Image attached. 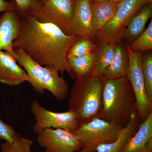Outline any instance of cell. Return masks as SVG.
<instances>
[{
    "label": "cell",
    "instance_id": "18",
    "mask_svg": "<svg viewBox=\"0 0 152 152\" xmlns=\"http://www.w3.org/2000/svg\"><path fill=\"white\" fill-rule=\"evenodd\" d=\"M120 2L113 1L92 2V26L94 36L113 19Z\"/></svg>",
    "mask_w": 152,
    "mask_h": 152
},
{
    "label": "cell",
    "instance_id": "27",
    "mask_svg": "<svg viewBox=\"0 0 152 152\" xmlns=\"http://www.w3.org/2000/svg\"><path fill=\"white\" fill-rule=\"evenodd\" d=\"M15 10V4L13 1L0 0V13Z\"/></svg>",
    "mask_w": 152,
    "mask_h": 152
},
{
    "label": "cell",
    "instance_id": "13",
    "mask_svg": "<svg viewBox=\"0 0 152 152\" xmlns=\"http://www.w3.org/2000/svg\"><path fill=\"white\" fill-rule=\"evenodd\" d=\"M26 71L10 54L0 50V83L10 86H16L28 82Z\"/></svg>",
    "mask_w": 152,
    "mask_h": 152
},
{
    "label": "cell",
    "instance_id": "24",
    "mask_svg": "<svg viewBox=\"0 0 152 152\" xmlns=\"http://www.w3.org/2000/svg\"><path fill=\"white\" fill-rule=\"evenodd\" d=\"M16 5L17 13L22 19L28 17H35L42 5L36 0H12Z\"/></svg>",
    "mask_w": 152,
    "mask_h": 152
},
{
    "label": "cell",
    "instance_id": "12",
    "mask_svg": "<svg viewBox=\"0 0 152 152\" xmlns=\"http://www.w3.org/2000/svg\"><path fill=\"white\" fill-rule=\"evenodd\" d=\"M91 6L92 2L90 0H75L69 35L94 40Z\"/></svg>",
    "mask_w": 152,
    "mask_h": 152
},
{
    "label": "cell",
    "instance_id": "23",
    "mask_svg": "<svg viewBox=\"0 0 152 152\" xmlns=\"http://www.w3.org/2000/svg\"><path fill=\"white\" fill-rule=\"evenodd\" d=\"M33 141L16 133L12 142H5L1 145V152H32Z\"/></svg>",
    "mask_w": 152,
    "mask_h": 152
},
{
    "label": "cell",
    "instance_id": "21",
    "mask_svg": "<svg viewBox=\"0 0 152 152\" xmlns=\"http://www.w3.org/2000/svg\"><path fill=\"white\" fill-rule=\"evenodd\" d=\"M96 44L94 41L84 37H80L71 47L67 55V60L89 54L94 51Z\"/></svg>",
    "mask_w": 152,
    "mask_h": 152
},
{
    "label": "cell",
    "instance_id": "30",
    "mask_svg": "<svg viewBox=\"0 0 152 152\" xmlns=\"http://www.w3.org/2000/svg\"><path fill=\"white\" fill-rule=\"evenodd\" d=\"M76 152H87L85 151H83V150H80V151H77Z\"/></svg>",
    "mask_w": 152,
    "mask_h": 152
},
{
    "label": "cell",
    "instance_id": "16",
    "mask_svg": "<svg viewBox=\"0 0 152 152\" xmlns=\"http://www.w3.org/2000/svg\"><path fill=\"white\" fill-rule=\"evenodd\" d=\"M129 66V57L126 45L122 43L117 44L115 54L111 64L103 74L105 79H114L126 75Z\"/></svg>",
    "mask_w": 152,
    "mask_h": 152
},
{
    "label": "cell",
    "instance_id": "7",
    "mask_svg": "<svg viewBox=\"0 0 152 152\" xmlns=\"http://www.w3.org/2000/svg\"><path fill=\"white\" fill-rule=\"evenodd\" d=\"M126 45L129 57V66L126 76L135 96L137 112L141 122H142L152 113V103L150 102L147 97L142 72V53L133 52L130 49L128 45Z\"/></svg>",
    "mask_w": 152,
    "mask_h": 152
},
{
    "label": "cell",
    "instance_id": "14",
    "mask_svg": "<svg viewBox=\"0 0 152 152\" xmlns=\"http://www.w3.org/2000/svg\"><path fill=\"white\" fill-rule=\"evenodd\" d=\"M122 152H152V113L141 123Z\"/></svg>",
    "mask_w": 152,
    "mask_h": 152
},
{
    "label": "cell",
    "instance_id": "9",
    "mask_svg": "<svg viewBox=\"0 0 152 152\" xmlns=\"http://www.w3.org/2000/svg\"><path fill=\"white\" fill-rule=\"evenodd\" d=\"M75 0H47L35 17L41 23L57 26L69 35L75 11Z\"/></svg>",
    "mask_w": 152,
    "mask_h": 152
},
{
    "label": "cell",
    "instance_id": "26",
    "mask_svg": "<svg viewBox=\"0 0 152 152\" xmlns=\"http://www.w3.org/2000/svg\"><path fill=\"white\" fill-rule=\"evenodd\" d=\"M16 133L12 126L7 124L0 119V140H4L8 142H12Z\"/></svg>",
    "mask_w": 152,
    "mask_h": 152
},
{
    "label": "cell",
    "instance_id": "10",
    "mask_svg": "<svg viewBox=\"0 0 152 152\" xmlns=\"http://www.w3.org/2000/svg\"><path fill=\"white\" fill-rule=\"evenodd\" d=\"M37 135L38 143L45 152H76L82 149L79 139L69 131L50 128Z\"/></svg>",
    "mask_w": 152,
    "mask_h": 152
},
{
    "label": "cell",
    "instance_id": "2",
    "mask_svg": "<svg viewBox=\"0 0 152 152\" xmlns=\"http://www.w3.org/2000/svg\"><path fill=\"white\" fill-rule=\"evenodd\" d=\"M137 112L135 96L127 76L104 79L99 118L125 127Z\"/></svg>",
    "mask_w": 152,
    "mask_h": 152
},
{
    "label": "cell",
    "instance_id": "3",
    "mask_svg": "<svg viewBox=\"0 0 152 152\" xmlns=\"http://www.w3.org/2000/svg\"><path fill=\"white\" fill-rule=\"evenodd\" d=\"M104 81L102 76L92 75L75 79L70 93L68 107L76 115L79 126L99 117Z\"/></svg>",
    "mask_w": 152,
    "mask_h": 152
},
{
    "label": "cell",
    "instance_id": "11",
    "mask_svg": "<svg viewBox=\"0 0 152 152\" xmlns=\"http://www.w3.org/2000/svg\"><path fill=\"white\" fill-rule=\"evenodd\" d=\"M23 20L13 10L3 13L0 17V50L5 51L15 58L13 43L20 33Z\"/></svg>",
    "mask_w": 152,
    "mask_h": 152
},
{
    "label": "cell",
    "instance_id": "8",
    "mask_svg": "<svg viewBox=\"0 0 152 152\" xmlns=\"http://www.w3.org/2000/svg\"><path fill=\"white\" fill-rule=\"evenodd\" d=\"M30 109L36 121L33 131L37 134L44 129L50 128L72 132L78 126L76 115L70 111L62 113L51 111L42 107L36 100L32 103Z\"/></svg>",
    "mask_w": 152,
    "mask_h": 152
},
{
    "label": "cell",
    "instance_id": "5",
    "mask_svg": "<svg viewBox=\"0 0 152 152\" xmlns=\"http://www.w3.org/2000/svg\"><path fill=\"white\" fill-rule=\"evenodd\" d=\"M124 128L116 123L96 117L79 125L72 133L79 139L81 150L96 152L97 148L101 145L115 141Z\"/></svg>",
    "mask_w": 152,
    "mask_h": 152
},
{
    "label": "cell",
    "instance_id": "4",
    "mask_svg": "<svg viewBox=\"0 0 152 152\" xmlns=\"http://www.w3.org/2000/svg\"><path fill=\"white\" fill-rule=\"evenodd\" d=\"M14 52L15 58L26 71L28 82L34 91L40 94L48 91L58 101L66 99L69 87L62 77H60L58 71L40 65L20 49H14Z\"/></svg>",
    "mask_w": 152,
    "mask_h": 152
},
{
    "label": "cell",
    "instance_id": "15",
    "mask_svg": "<svg viewBox=\"0 0 152 152\" xmlns=\"http://www.w3.org/2000/svg\"><path fill=\"white\" fill-rule=\"evenodd\" d=\"M152 4L144 6L128 22L123 31L122 40L130 45L143 33L148 20L151 18Z\"/></svg>",
    "mask_w": 152,
    "mask_h": 152
},
{
    "label": "cell",
    "instance_id": "25",
    "mask_svg": "<svg viewBox=\"0 0 152 152\" xmlns=\"http://www.w3.org/2000/svg\"><path fill=\"white\" fill-rule=\"evenodd\" d=\"M141 69L146 93L150 102L152 103V54L149 53L142 56Z\"/></svg>",
    "mask_w": 152,
    "mask_h": 152
},
{
    "label": "cell",
    "instance_id": "28",
    "mask_svg": "<svg viewBox=\"0 0 152 152\" xmlns=\"http://www.w3.org/2000/svg\"><path fill=\"white\" fill-rule=\"evenodd\" d=\"M92 2H98L113 1L120 2L122 0H90Z\"/></svg>",
    "mask_w": 152,
    "mask_h": 152
},
{
    "label": "cell",
    "instance_id": "20",
    "mask_svg": "<svg viewBox=\"0 0 152 152\" xmlns=\"http://www.w3.org/2000/svg\"><path fill=\"white\" fill-rule=\"evenodd\" d=\"M74 79H81L92 75L95 65L94 53L83 56L68 59Z\"/></svg>",
    "mask_w": 152,
    "mask_h": 152
},
{
    "label": "cell",
    "instance_id": "19",
    "mask_svg": "<svg viewBox=\"0 0 152 152\" xmlns=\"http://www.w3.org/2000/svg\"><path fill=\"white\" fill-rule=\"evenodd\" d=\"M96 44L93 52L95 65L92 75L102 76L113 60L117 44L112 42H99Z\"/></svg>",
    "mask_w": 152,
    "mask_h": 152
},
{
    "label": "cell",
    "instance_id": "1",
    "mask_svg": "<svg viewBox=\"0 0 152 152\" xmlns=\"http://www.w3.org/2000/svg\"><path fill=\"white\" fill-rule=\"evenodd\" d=\"M22 20L21 31L13 43L14 49H20L40 65L54 69L62 75L66 72L74 79L67 55L81 37L66 34L57 26L41 23L34 17Z\"/></svg>",
    "mask_w": 152,
    "mask_h": 152
},
{
    "label": "cell",
    "instance_id": "22",
    "mask_svg": "<svg viewBox=\"0 0 152 152\" xmlns=\"http://www.w3.org/2000/svg\"><path fill=\"white\" fill-rule=\"evenodd\" d=\"M128 45L131 50L135 53H143L144 51L152 50V20L148 28L144 30L141 34L132 43Z\"/></svg>",
    "mask_w": 152,
    "mask_h": 152
},
{
    "label": "cell",
    "instance_id": "29",
    "mask_svg": "<svg viewBox=\"0 0 152 152\" xmlns=\"http://www.w3.org/2000/svg\"><path fill=\"white\" fill-rule=\"evenodd\" d=\"M36 1H37L39 3V4H40L42 5L47 0H36Z\"/></svg>",
    "mask_w": 152,
    "mask_h": 152
},
{
    "label": "cell",
    "instance_id": "17",
    "mask_svg": "<svg viewBox=\"0 0 152 152\" xmlns=\"http://www.w3.org/2000/svg\"><path fill=\"white\" fill-rule=\"evenodd\" d=\"M140 119L137 112L132 115L127 124L113 142L101 145L97 148L96 152H122L125 144L137 132L140 124Z\"/></svg>",
    "mask_w": 152,
    "mask_h": 152
},
{
    "label": "cell",
    "instance_id": "6",
    "mask_svg": "<svg viewBox=\"0 0 152 152\" xmlns=\"http://www.w3.org/2000/svg\"><path fill=\"white\" fill-rule=\"evenodd\" d=\"M152 3V0H122L110 21L95 34L94 40L119 42L129 21L144 6Z\"/></svg>",
    "mask_w": 152,
    "mask_h": 152
}]
</instances>
